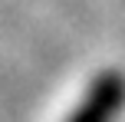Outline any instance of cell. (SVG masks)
I'll return each mask as SVG.
<instances>
[{"label": "cell", "mask_w": 125, "mask_h": 122, "mask_svg": "<svg viewBox=\"0 0 125 122\" xmlns=\"http://www.w3.org/2000/svg\"><path fill=\"white\" fill-rule=\"evenodd\" d=\"M109 106H115V99H109V89L102 86V89L92 96V102H89V106H86V109H82L73 122H102V116H105Z\"/></svg>", "instance_id": "6da1fadb"}]
</instances>
